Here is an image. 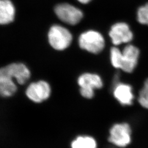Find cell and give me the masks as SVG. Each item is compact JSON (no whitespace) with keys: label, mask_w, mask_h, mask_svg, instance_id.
Returning a JSON list of instances; mask_svg holds the SVG:
<instances>
[{"label":"cell","mask_w":148,"mask_h":148,"mask_svg":"<svg viewBox=\"0 0 148 148\" xmlns=\"http://www.w3.org/2000/svg\"><path fill=\"white\" fill-rule=\"evenodd\" d=\"M48 42L54 50L62 52L71 45L73 36L68 28L60 24H53L47 32Z\"/></svg>","instance_id":"1"},{"label":"cell","mask_w":148,"mask_h":148,"mask_svg":"<svg viewBox=\"0 0 148 148\" xmlns=\"http://www.w3.org/2000/svg\"><path fill=\"white\" fill-rule=\"evenodd\" d=\"M79 48L92 54H98L104 49L105 39L99 32L89 30L79 35L78 38Z\"/></svg>","instance_id":"2"},{"label":"cell","mask_w":148,"mask_h":148,"mask_svg":"<svg viewBox=\"0 0 148 148\" xmlns=\"http://www.w3.org/2000/svg\"><path fill=\"white\" fill-rule=\"evenodd\" d=\"M25 94L32 102L40 104L47 101L51 97L52 87L47 81L40 79L29 84L27 86Z\"/></svg>","instance_id":"3"},{"label":"cell","mask_w":148,"mask_h":148,"mask_svg":"<svg viewBox=\"0 0 148 148\" xmlns=\"http://www.w3.org/2000/svg\"><path fill=\"white\" fill-rule=\"evenodd\" d=\"M54 11L60 21L69 25H77L84 17V13L80 9L67 3L56 5Z\"/></svg>","instance_id":"4"},{"label":"cell","mask_w":148,"mask_h":148,"mask_svg":"<svg viewBox=\"0 0 148 148\" xmlns=\"http://www.w3.org/2000/svg\"><path fill=\"white\" fill-rule=\"evenodd\" d=\"M6 74L9 75L18 85H25L32 77L30 69L22 62H13L1 67Z\"/></svg>","instance_id":"5"},{"label":"cell","mask_w":148,"mask_h":148,"mask_svg":"<svg viewBox=\"0 0 148 148\" xmlns=\"http://www.w3.org/2000/svg\"><path fill=\"white\" fill-rule=\"evenodd\" d=\"M109 142L119 147H125L131 141V130L126 123H117L111 127Z\"/></svg>","instance_id":"6"},{"label":"cell","mask_w":148,"mask_h":148,"mask_svg":"<svg viewBox=\"0 0 148 148\" xmlns=\"http://www.w3.org/2000/svg\"><path fill=\"white\" fill-rule=\"evenodd\" d=\"M109 37L115 46L130 42L133 38V34L129 25L124 22L115 23L109 32Z\"/></svg>","instance_id":"7"},{"label":"cell","mask_w":148,"mask_h":148,"mask_svg":"<svg viewBox=\"0 0 148 148\" xmlns=\"http://www.w3.org/2000/svg\"><path fill=\"white\" fill-rule=\"evenodd\" d=\"M122 65L121 70L127 73H131L137 65L140 52L136 46L128 45L122 51Z\"/></svg>","instance_id":"8"},{"label":"cell","mask_w":148,"mask_h":148,"mask_svg":"<svg viewBox=\"0 0 148 148\" xmlns=\"http://www.w3.org/2000/svg\"><path fill=\"white\" fill-rule=\"evenodd\" d=\"M113 95L123 106L132 105L134 98L132 86L121 82H115L113 88Z\"/></svg>","instance_id":"9"},{"label":"cell","mask_w":148,"mask_h":148,"mask_svg":"<svg viewBox=\"0 0 148 148\" xmlns=\"http://www.w3.org/2000/svg\"><path fill=\"white\" fill-rule=\"evenodd\" d=\"M18 84L0 67V97L10 98L18 91Z\"/></svg>","instance_id":"10"},{"label":"cell","mask_w":148,"mask_h":148,"mask_svg":"<svg viewBox=\"0 0 148 148\" xmlns=\"http://www.w3.org/2000/svg\"><path fill=\"white\" fill-rule=\"evenodd\" d=\"M79 88L95 90L100 89L103 86L101 76L98 74L85 73L80 75L77 79Z\"/></svg>","instance_id":"11"},{"label":"cell","mask_w":148,"mask_h":148,"mask_svg":"<svg viewBox=\"0 0 148 148\" xmlns=\"http://www.w3.org/2000/svg\"><path fill=\"white\" fill-rule=\"evenodd\" d=\"M16 17V8L10 0H0V25L13 23Z\"/></svg>","instance_id":"12"},{"label":"cell","mask_w":148,"mask_h":148,"mask_svg":"<svg viewBox=\"0 0 148 148\" xmlns=\"http://www.w3.org/2000/svg\"><path fill=\"white\" fill-rule=\"evenodd\" d=\"M72 148H97V143L93 138L79 136L71 143Z\"/></svg>","instance_id":"13"},{"label":"cell","mask_w":148,"mask_h":148,"mask_svg":"<svg viewBox=\"0 0 148 148\" xmlns=\"http://www.w3.org/2000/svg\"><path fill=\"white\" fill-rule=\"evenodd\" d=\"M110 60L112 65L116 69H121L122 65V51L116 47L110 49Z\"/></svg>","instance_id":"14"},{"label":"cell","mask_w":148,"mask_h":148,"mask_svg":"<svg viewBox=\"0 0 148 148\" xmlns=\"http://www.w3.org/2000/svg\"><path fill=\"white\" fill-rule=\"evenodd\" d=\"M138 100L140 106L148 109V79L145 80L143 88L139 92Z\"/></svg>","instance_id":"15"},{"label":"cell","mask_w":148,"mask_h":148,"mask_svg":"<svg viewBox=\"0 0 148 148\" xmlns=\"http://www.w3.org/2000/svg\"><path fill=\"white\" fill-rule=\"evenodd\" d=\"M137 20L140 24L148 26V3L138 10Z\"/></svg>","instance_id":"16"},{"label":"cell","mask_w":148,"mask_h":148,"mask_svg":"<svg viewBox=\"0 0 148 148\" xmlns=\"http://www.w3.org/2000/svg\"><path fill=\"white\" fill-rule=\"evenodd\" d=\"M79 93L82 97L87 99H91L95 95V90L89 89L79 88Z\"/></svg>","instance_id":"17"},{"label":"cell","mask_w":148,"mask_h":148,"mask_svg":"<svg viewBox=\"0 0 148 148\" xmlns=\"http://www.w3.org/2000/svg\"><path fill=\"white\" fill-rule=\"evenodd\" d=\"M77 1L82 4H87L90 2L92 0H77Z\"/></svg>","instance_id":"18"}]
</instances>
